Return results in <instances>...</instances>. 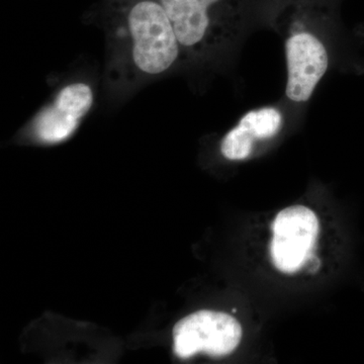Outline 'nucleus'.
<instances>
[{"mask_svg":"<svg viewBox=\"0 0 364 364\" xmlns=\"http://www.w3.org/2000/svg\"><path fill=\"white\" fill-rule=\"evenodd\" d=\"M95 14L105 33L104 85L112 104L124 102L183 62L161 0H102Z\"/></svg>","mask_w":364,"mask_h":364,"instance_id":"1","label":"nucleus"},{"mask_svg":"<svg viewBox=\"0 0 364 364\" xmlns=\"http://www.w3.org/2000/svg\"><path fill=\"white\" fill-rule=\"evenodd\" d=\"M183 62L215 63L241 32L247 0H161Z\"/></svg>","mask_w":364,"mask_h":364,"instance_id":"2","label":"nucleus"},{"mask_svg":"<svg viewBox=\"0 0 364 364\" xmlns=\"http://www.w3.org/2000/svg\"><path fill=\"white\" fill-rule=\"evenodd\" d=\"M293 6L282 23L287 80L286 95L294 104L311 100L330 65L329 48L325 36L313 20L311 4Z\"/></svg>","mask_w":364,"mask_h":364,"instance_id":"3","label":"nucleus"},{"mask_svg":"<svg viewBox=\"0 0 364 364\" xmlns=\"http://www.w3.org/2000/svg\"><path fill=\"white\" fill-rule=\"evenodd\" d=\"M95 100V85L90 79L64 83L26 124L21 133L23 138L43 145L68 140L90 114Z\"/></svg>","mask_w":364,"mask_h":364,"instance_id":"4","label":"nucleus"},{"mask_svg":"<svg viewBox=\"0 0 364 364\" xmlns=\"http://www.w3.org/2000/svg\"><path fill=\"white\" fill-rule=\"evenodd\" d=\"M242 328L236 318L215 311H200L182 318L173 329L174 352L189 358L203 352L222 358L240 343Z\"/></svg>","mask_w":364,"mask_h":364,"instance_id":"5","label":"nucleus"},{"mask_svg":"<svg viewBox=\"0 0 364 364\" xmlns=\"http://www.w3.org/2000/svg\"><path fill=\"white\" fill-rule=\"evenodd\" d=\"M272 258L280 272L293 273L311 257L318 233L315 213L303 205L282 210L273 222Z\"/></svg>","mask_w":364,"mask_h":364,"instance_id":"6","label":"nucleus"},{"mask_svg":"<svg viewBox=\"0 0 364 364\" xmlns=\"http://www.w3.org/2000/svg\"><path fill=\"white\" fill-rule=\"evenodd\" d=\"M282 124L284 114L279 107L269 105L251 109L223 138V156L231 161L247 159L252 154L255 143L277 136Z\"/></svg>","mask_w":364,"mask_h":364,"instance_id":"7","label":"nucleus"}]
</instances>
